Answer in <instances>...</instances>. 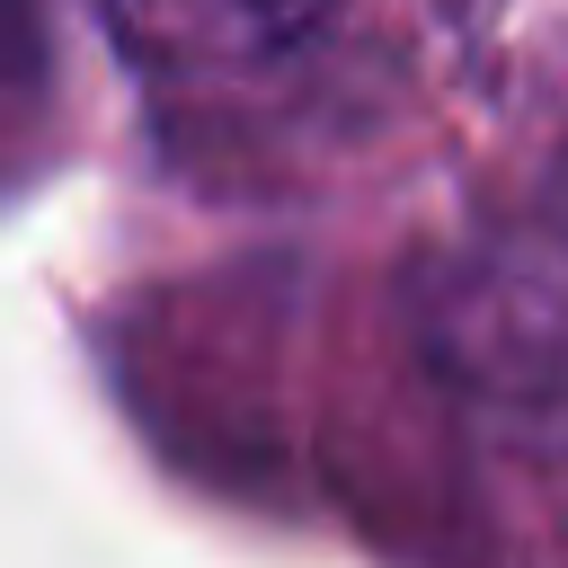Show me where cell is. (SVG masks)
Returning a JSON list of instances; mask_svg holds the SVG:
<instances>
[{
    "label": "cell",
    "instance_id": "6da1fadb",
    "mask_svg": "<svg viewBox=\"0 0 568 568\" xmlns=\"http://www.w3.org/2000/svg\"><path fill=\"white\" fill-rule=\"evenodd\" d=\"M106 27L169 71H231L302 44L337 0H98Z\"/></svg>",
    "mask_w": 568,
    "mask_h": 568
}]
</instances>
